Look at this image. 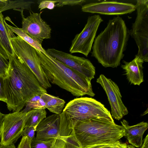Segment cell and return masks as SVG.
I'll list each match as a JSON object with an SVG mask.
<instances>
[{
    "label": "cell",
    "instance_id": "cell-4",
    "mask_svg": "<svg viewBox=\"0 0 148 148\" xmlns=\"http://www.w3.org/2000/svg\"><path fill=\"white\" fill-rule=\"evenodd\" d=\"M44 73L49 82L73 95L79 97L95 95L91 81L47 53L36 49Z\"/></svg>",
    "mask_w": 148,
    "mask_h": 148
},
{
    "label": "cell",
    "instance_id": "cell-34",
    "mask_svg": "<svg viewBox=\"0 0 148 148\" xmlns=\"http://www.w3.org/2000/svg\"><path fill=\"white\" fill-rule=\"evenodd\" d=\"M5 114L1 113L0 112V127L3 121Z\"/></svg>",
    "mask_w": 148,
    "mask_h": 148
},
{
    "label": "cell",
    "instance_id": "cell-19",
    "mask_svg": "<svg viewBox=\"0 0 148 148\" xmlns=\"http://www.w3.org/2000/svg\"><path fill=\"white\" fill-rule=\"evenodd\" d=\"M41 95L46 103V108L50 112L58 114L62 112L65 103L64 100L47 93Z\"/></svg>",
    "mask_w": 148,
    "mask_h": 148
},
{
    "label": "cell",
    "instance_id": "cell-1",
    "mask_svg": "<svg viewBox=\"0 0 148 148\" xmlns=\"http://www.w3.org/2000/svg\"><path fill=\"white\" fill-rule=\"evenodd\" d=\"M9 66L4 77L7 108L10 111L19 112L29 99L34 96L47 93L37 77L20 58L9 60Z\"/></svg>",
    "mask_w": 148,
    "mask_h": 148
},
{
    "label": "cell",
    "instance_id": "cell-26",
    "mask_svg": "<svg viewBox=\"0 0 148 148\" xmlns=\"http://www.w3.org/2000/svg\"><path fill=\"white\" fill-rule=\"evenodd\" d=\"M36 129V128L33 126L25 127L22 132V136L27 137L31 141L35 137Z\"/></svg>",
    "mask_w": 148,
    "mask_h": 148
},
{
    "label": "cell",
    "instance_id": "cell-22",
    "mask_svg": "<svg viewBox=\"0 0 148 148\" xmlns=\"http://www.w3.org/2000/svg\"><path fill=\"white\" fill-rule=\"evenodd\" d=\"M25 108L21 111L27 112L33 109H45L46 103L41 95L34 96L27 101Z\"/></svg>",
    "mask_w": 148,
    "mask_h": 148
},
{
    "label": "cell",
    "instance_id": "cell-35",
    "mask_svg": "<svg viewBox=\"0 0 148 148\" xmlns=\"http://www.w3.org/2000/svg\"><path fill=\"white\" fill-rule=\"evenodd\" d=\"M0 55L1 56H2L3 57H4V58H6V59L8 60L7 58L6 57V56L0 50Z\"/></svg>",
    "mask_w": 148,
    "mask_h": 148
},
{
    "label": "cell",
    "instance_id": "cell-9",
    "mask_svg": "<svg viewBox=\"0 0 148 148\" xmlns=\"http://www.w3.org/2000/svg\"><path fill=\"white\" fill-rule=\"evenodd\" d=\"M27 113L21 111L5 114L0 127V146L14 144L22 136Z\"/></svg>",
    "mask_w": 148,
    "mask_h": 148
},
{
    "label": "cell",
    "instance_id": "cell-32",
    "mask_svg": "<svg viewBox=\"0 0 148 148\" xmlns=\"http://www.w3.org/2000/svg\"><path fill=\"white\" fill-rule=\"evenodd\" d=\"M8 0H0V10L4 7L7 4Z\"/></svg>",
    "mask_w": 148,
    "mask_h": 148
},
{
    "label": "cell",
    "instance_id": "cell-18",
    "mask_svg": "<svg viewBox=\"0 0 148 148\" xmlns=\"http://www.w3.org/2000/svg\"><path fill=\"white\" fill-rule=\"evenodd\" d=\"M5 22L2 12H0V50L9 60L16 56L10 40L16 36Z\"/></svg>",
    "mask_w": 148,
    "mask_h": 148
},
{
    "label": "cell",
    "instance_id": "cell-5",
    "mask_svg": "<svg viewBox=\"0 0 148 148\" xmlns=\"http://www.w3.org/2000/svg\"><path fill=\"white\" fill-rule=\"evenodd\" d=\"M63 112L74 121L94 118L114 122L110 112L100 102L92 98H77L68 102Z\"/></svg>",
    "mask_w": 148,
    "mask_h": 148
},
{
    "label": "cell",
    "instance_id": "cell-11",
    "mask_svg": "<svg viewBox=\"0 0 148 148\" xmlns=\"http://www.w3.org/2000/svg\"><path fill=\"white\" fill-rule=\"evenodd\" d=\"M105 90L108 98L111 109V116L119 120L128 112L121 100L122 96L119 88L111 79L101 75L97 80Z\"/></svg>",
    "mask_w": 148,
    "mask_h": 148
},
{
    "label": "cell",
    "instance_id": "cell-12",
    "mask_svg": "<svg viewBox=\"0 0 148 148\" xmlns=\"http://www.w3.org/2000/svg\"><path fill=\"white\" fill-rule=\"evenodd\" d=\"M42 11L39 13L32 12L26 18L23 16V31L42 45L43 40L51 37V29L50 26L41 18Z\"/></svg>",
    "mask_w": 148,
    "mask_h": 148
},
{
    "label": "cell",
    "instance_id": "cell-15",
    "mask_svg": "<svg viewBox=\"0 0 148 148\" xmlns=\"http://www.w3.org/2000/svg\"><path fill=\"white\" fill-rule=\"evenodd\" d=\"M59 114H54L42 120L36 128V138L39 140L57 138L60 136Z\"/></svg>",
    "mask_w": 148,
    "mask_h": 148
},
{
    "label": "cell",
    "instance_id": "cell-6",
    "mask_svg": "<svg viewBox=\"0 0 148 148\" xmlns=\"http://www.w3.org/2000/svg\"><path fill=\"white\" fill-rule=\"evenodd\" d=\"M136 17L129 35L138 48L136 55L144 62L148 61V0H138L135 5Z\"/></svg>",
    "mask_w": 148,
    "mask_h": 148
},
{
    "label": "cell",
    "instance_id": "cell-23",
    "mask_svg": "<svg viewBox=\"0 0 148 148\" xmlns=\"http://www.w3.org/2000/svg\"><path fill=\"white\" fill-rule=\"evenodd\" d=\"M57 4L56 6L62 7L65 5H81L86 1L85 0H55Z\"/></svg>",
    "mask_w": 148,
    "mask_h": 148
},
{
    "label": "cell",
    "instance_id": "cell-31",
    "mask_svg": "<svg viewBox=\"0 0 148 148\" xmlns=\"http://www.w3.org/2000/svg\"><path fill=\"white\" fill-rule=\"evenodd\" d=\"M114 144L112 145H99L96 146L93 148H112L113 145Z\"/></svg>",
    "mask_w": 148,
    "mask_h": 148
},
{
    "label": "cell",
    "instance_id": "cell-2",
    "mask_svg": "<svg viewBox=\"0 0 148 148\" xmlns=\"http://www.w3.org/2000/svg\"><path fill=\"white\" fill-rule=\"evenodd\" d=\"M129 35L122 18L119 16L114 17L95 38L91 56L105 67H117L124 56Z\"/></svg>",
    "mask_w": 148,
    "mask_h": 148
},
{
    "label": "cell",
    "instance_id": "cell-13",
    "mask_svg": "<svg viewBox=\"0 0 148 148\" xmlns=\"http://www.w3.org/2000/svg\"><path fill=\"white\" fill-rule=\"evenodd\" d=\"M81 9L86 12L119 15L132 13L136 10V6L130 3L103 1L86 4L82 6Z\"/></svg>",
    "mask_w": 148,
    "mask_h": 148
},
{
    "label": "cell",
    "instance_id": "cell-33",
    "mask_svg": "<svg viewBox=\"0 0 148 148\" xmlns=\"http://www.w3.org/2000/svg\"><path fill=\"white\" fill-rule=\"evenodd\" d=\"M0 148H16L14 144H12L8 146H0Z\"/></svg>",
    "mask_w": 148,
    "mask_h": 148
},
{
    "label": "cell",
    "instance_id": "cell-16",
    "mask_svg": "<svg viewBox=\"0 0 148 148\" xmlns=\"http://www.w3.org/2000/svg\"><path fill=\"white\" fill-rule=\"evenodd\" d=\"M123 62L124 64L122 65L121 67L125 71L127 80L131 84L139 86L144 81L143 64L144 62L135 55L132 61L123 60Z\"/></svg>",
    "mask_w": 148,
    "mask_h": 148
},
{
    "label": "cell",
    "instance_id": "cell-10",
    "mask_svg": "<svg viewBox=\"0 0 148 148\" xmlns=\"http://www.w3.org/2000/svg\"><path fill=\"white\" fill-rule=\"evenodd\" d=\"M47 53L90 81L94 78L95 68L88 59L73 56L55 49H48Z\"/></svg>",
    "mask_w": 148,
    "mask_h": 148
},
{
    "label": "cell",
    "instance_id": "cell-8",
    "mask_svg": "<svg viewBox=\"0 0 148 148\" xmlns=\"http://www.w3.org/2000/svg\"><path fill=\"white\" fill-rule=\"evenodd\" d=\"M103 21L99 15L89 16L82 31L77 34L72 40L70 52L80 53L87 57L91 50L98 27Z\"/></svg>",
    "mask_w": 148,
    "mask_h": 148
},
{
    "label": "cell",
    "instance_id": "cell-27",
    "mask_svg": "<svg viewBox=\"0 0 148 148\" xmlns=\"http://www.w3.org/2000/svg\"><path fill=\"white\" fill-rule=\"evenodd\" d=\"M4 77L0 75V101L6 103L7 101L4 84Z\"/></svg>",
    "mask_w": 148,
    "mask_h": 148
},
{
    "label": "cell",
    "instance_id": "cell-17",
    "mask_svg": "<svg viewBox=\"0 0 148 148\" xmlns=\"http://www.w3.org/2000/svg\"><path fill=\"white\" fill-rule=\"evenodd\" d=\"M121 123L125 130L124 136L127 139L129 143L134 147H141L143 143V136L148 128V123L142 121L130 126L127 121L124 119L121 121Z\"/></svg>",
    "mask_w": 148,
    "mask_h": 148
},
{
    "label": "cell",
    "instance_id": "cell-20",
    "mask_svg": "<svg viewBox=\"0 0 148 148\" xmlns=\"http://www.w3.org/2000/svg\"><path fill=\"white\" fill-rule=\"evenodd\" d=\"M47 114L45 109H33L29 111L25 119V127L33 126L36 128L40 122L46 117Z\"/></svg>",
    "mask_w": 148,
    "mask_h": 148
},
{
    "label": "cell",
    "instance_id": "cell-21",
    "mask_svg": "<svg viewBox=\"0 0 148 148\" xmlns=\"http://www.w3.org/2000/svg\"><path fill=\"white\" fill-rule=\"evenodd\" d=\"M8 26L14 33L19 36L25 41L34 47L36 49L43 53H47L46 50L43 48L42 45L39 44L38 42L26 34L23 31L21 28L14 27L8 24Z\"/></svg>",
    "mask_w": 148,
    "mask_h": 148
},
{
    "label": "cell",
    "instance_id": "cell-30",
    "mask_svg": "<svg viewBox=\"0 0 148 148\" xmlns=\"http://www.w3.org/2000/svg\"><path fill=\"white\" fill-rule=\"evenodd\" d=\"M148 134H147L144 140L143 143L140 148H148Z\"/></svg>",
    "mask_w": 148,
    "mask_h": 148
},
{
    "label": "cell",
    "instance_id": "cell-29",
    "mask_svg": "<svg viewBox=\"0 0 148 148\" xmlns=\"http://www.w3.org/2000/svg\"><path fill=\"white\" fill-rule=\"evenodd\" d=\"M112 148H135L132 145H128L126 143L117 141L113 145Z\"/></svg>",
    "mask_w": 148,
    "mask_h": 148
},
{
    "label": "cell",
    "instance_id": "cell-28",
    "mask_svg": "<svg viewBox=\"0 0 148 148\" xmlns=\"http://www.w3.org/2000/svg\"><path fill=\"white\" fill-rule=\"evenodd\" d=\"M31 141L27 137L23 136L17 148H31Z\"/></svg>",
    "mask_w": 148,
    "mask_h": 148
},
{
    "label": "cell",
    "instance_id": "cell-7",
    "mask_svg": "<svg viewBox=\"0 0 148 148\" xmlns=\"http://www.w3.org/2000/svg\"><path fill=\"white\" fill-rule=\"evenodd\" d=\"M10 39L16 56L27 64L41 86L46 90L51 87V84L42 70L36 49L18 36Z\"/></svg>",
    "mask_w": 148,
    "mask_h": 148
},
{
    "label": "cell",
    "instance_id": "cell-3",
    "mask_svg": "<svg viewBox=\"0 0 148 148\" xmlns=\"http://www.w3.org/2000/svg\"><path fill=\"white\" fill-rule=\"evenodd\" d=\"M68 119L72 134L81 148L112 145L125 135L123 126L114 121L97 118L77 121Z\"/></svg>",
    "mask_w": 148,
    "mask_h": 148
},
{
    "label": "cell",
    "instance_id": "cell-25",
    "mask_svg": "<svg viewBox=\"0 0 148 148\" xmlns=\"http://www.w3.org/2000/svg\"><path fill=\"white\" fill-rule=\"evenodd\" d=\"M56 3L55 0L41 1L39 3L38 9H40V11L46 8L52 10L56 6Z\"/></svg>",
    "mask_w": 148,
    "mask_h": 148
},
{
    "label": "cell",
    "instance_id": "cell-14",
    "mask_svg": "<svg viewBox=\"0 0 148 148\" xmlns=\"http://www.w3.org/2000/svg\"><path fill=\"white\" fill-rule=\"evenodd\" d=\"M59 137L39 140L35 137L31 141V148H81L72 134H60Z\"/></svg>",
    "mask_w": 148,
    "mask_h": 148
},
{
    "label": "cell",
    "instance_id": "cell-24",
    "mask_svg": "<svg viewBox=\"0 0 148 148\" xmlns=\"http://www.w3.org/2000/svg\"><path fill=\"white\" fill-rule=\"evenodd\" d=\"M9 66L8 60L0 55V75L4 77L7 74Z\"/></svg>",
    "mask_w": 148,
    "mask_h": 148
}]
</instances>
